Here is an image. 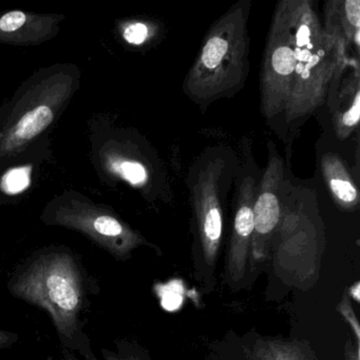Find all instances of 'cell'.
<instances>
[{
    "instance_id": "cell-19",
    "label": "cell",
    "mask_w": 360,
    "mask_h": 360,
    "mask_svg": "<svg viewBox=\"0 0 360 360\" xmlns=\"http://www.w3.org/2000/svg\"><path fill=\"white\" fill-rule=\"evenodd\" d=\"M349 290H351L352 297L355 299V301L359 302V282L357 281L355 284H354V285H352L351 288H349Z\"/></svg>"
},
{
    "instance_id": "cell-13",
    "label": "cell",
    "mask_w": 360,
    "mask_h": 360,
    "mask_svg": "<svg viewBox=\"0 0 360 360\" xmlns=\"http://www.w3.org/2000/svg\"><path fill=\"white\" fill-rule=\"evenodd\" d=\"M337 311L341 314L347 320V323L352 328V330L354 332L356 338V345H359L360 341V326L359 322H358L357 318H356L355 313H354L353 307H352L351 303H349V297L347 294L343 295L342 300L339 303L337 307Z\"/></svg>"
},
{
    "instance_id": "cell-17",
    "label": "cell",
    "mask_w": 360,
    "mask_h": 360,
    "mask_svg": "<svg viewBox=\"0 0 360 360\" xmlns=\"http://www.w3.org/2000/svg\"><path fill=\"white\" fill-rule=\"evenodd\" d=\"M18 336L15 333L0 328V349H7L18 341Z\"/></svg>"
},
{
    "instance_id": "cell-9",
    "label": "cell",
    "mask_w": 360,
    "mask_h": 360,
    "mask_svg": "<svg viewBox=\"0 0 360 360\" xmlns=\"http://www.w3.org/2000/svg\"><path fill=\"white\" fill-rule=\"evenodd\" d=\"M245 353L250 360H316L311 349L297 340L259 338Z\"/></svg>"
},
{
    "instance_id": "cell-15",
    "label": "cell",
    "mask_w": 360,
    "mask_h": 360,
    "mask_svg": "<svg viewBox=\"0 0 360 360\" xmlns=\"http://www.w3.org/2000/svg\"><path fill=\"white\" fill-rule=\"evenodd\" d=\"M27 22V15L20 11L9 12L0 18V30L6 33L18 31Z\"/></svg>"
},
{
    "instance_id": "cell-1",
    "label": "cell",
    "mask_w": 360,
    "mask_h": 360,
    "mask_svg": "<svg viewBox=\"0 0 360 360\" xmlns=\"http://www.w3.org/2000/svg\"><path fill=\"white\" fill-rule=\"evenodd\" d=\"M85 275L83 265L68 250H45L20 264L8 286L15 298L49 314L67 349L85 351L81 321L87 301Z\"/></svg>"
},
{
    "instance_id": "cell-2",
    "label": "cell",
    "mask_w": 360,
    "mask_h": 360,
    "mask_svg": "<svg viewBox=\"0 0 360 360\" xmlns=\"http://www.w3.org/2000/svg\"><path fill=\"white\" fill-rule=\"evenodd\" d=\"M250 1H241L208 31L203 47L185 79V94L199 106L235 96L250 71L248 33Z\"/></svg>"
},
{
    "instance_id": "cell-11",
    "label": "cell",
    "mask_w": 360,
    "mask_h": 360,
    "mask_svg": "<svg viewBox=\"0 0 360 360\" xmlns=\"http://www.w3.org/2000/svg\"><path fill=\"white\" fill-rule=\"evenodd\" d=\"M30 183V169L29 168H15L6 174L3 181V187L7 193H18L28 187Z\"/></svg>"
},
{
    "instance_id": "cell-4",
    "label": "cell",
    "mask_w": 360,
    "mask_h": 360,
    "mask_svg": "<svg viewBox=\"0 0 360 360\" xmlns=\"http://www.w3.org/2000/svg\"><path fill=\"white\" fill-rule=\"evenodd\" d=\"M224 174V160H208L200 167L193 185V204L199 236L200 252L204 264L210 269L216 266L222 242L221 180Z\"/></svg>"
},
{
    "instance_id": "cell-18",
    "label": "cell",
    "mask_w": 360,
    "mask_h": 360,
    "mask_svg": "<svg viewBox=\"0 0 360 360\" xmlns=\"http://www.w3.org/2000/svg\"><path fill=\"white\" fill-rule=\"evenodd\" d=\"M345 359L347 360H360L359 359V345H356V347L347 345L345 349Z\"/></svg>"
},
{
    "instance_id": "cell-14",
    "label": "cell",
    "mask_w": 360,
    "mask_h": 360,
    "mask_svg": "<svg viewBox=\"0 0 360 360\" xmlns=\"http://www.w3.org/2000/svg\"><path fill=\"white\" fill-rule=\"evenodd\" d=\"M102 355V358H98L92 354H87L86 360H150L140 351H103Z\"/></svg>"
},
{
    "instance_id": "cell-8",
    "label": "cell",
    "mask_w": 360,
    "mask_h": 360,
    "mask_svg": "<svg viewBox=\"0 0 360 360\" xmlns=\"http://www.w3.org/2000/svg\"><path fill=\"white\" fill-rule=\"evenodd\" d=\"M322 174L333 198L343 210H353L359 204L357 188L337 155L328 153L322 158Z\"/></svg>"
},
{
    "instance_id": "cell-16",
    "label": "cell",
    "mask_w": 360,
    "mask_h": 360,
    "mask_svg": "<svg viewBox=\"0 0 360 360\" xmlns=\"http://www.w3.org/2000/svg\"><path fill=\"white\" fill-rule=\"evenodd\" d=\"M148 37V28L144 24L130 25L124 31V39L132 45H141Z\"/></svg>"
},
{
    "instance_id": "cell-10",
    "label": "cell",
    "mask_w": 360,
    "mask_h": 360,
    "mask_svg": "<svg viewBox=\"0 0 360 360\" xmlns=\"http://www.w3.org/2000/svg\"><path fill=\"white\" fill-rule=\"evenodd\" d=\"M53 121L49 107L41 106L27 113L10 134L8 145L22 144L43 132Z\"/></svg>"
},
{
    "instance_id": "cell-6",
    "label": "cell",
    "mask_w": 360,
    "mask_h": 360,
    "mask_svg": "<svg viewBox=\"0 0 360 360\" xmlns=\"http://www.w3.org/2000/svg\"><path fill=\"white\" fill-rule=\"evenodd\" d=\"M256 193V179L244 176L238 188L233 233L227 255L226 279L231 285L239 284L245 275L254 229L252 207Z\"/></svg>"
},
{
    "instance_id": "cell-7",
    "label": "cell",
    "mask_w": 360,
    "mask_h": 360,
    "mask_svg": "<svg viewBox=\"0 0 360 360\" xmlns=\"http://www.w3.org/2000/svg\"><path fill=\"white\" fill-rule=\"evenodd\" d=\"M62 222L89 236L117 260H127L134 250L145 243L138 233L109 214L65 216Z\"/></svg>"
},
{
    "instance_id": "cell-12",
    "label": "cell",
    "mask_w": 360,
    "mask_h": 360,
    "mask_svg": "<svg viewBox=\"0 0 360 360\" xmlns=\"http://www.w3.org/2000/svg\"><path fill=\"white\" fill-rule=\"evenodd\" d=\"M117 172L125 180L134 185L143 184L147 180L146 169L138 162H122L117 166Z\"/></svg>"
},
{
    "instance_id": "cell-5",
    "label": "cell",
    "mask_w": 360,
    "mask_h": 360,
    "mask_svg": "<svg viewBox=\"0 0 360 360\" xmlns=\"http://www.w3.org/2000/svg\"><path fill=\"white\" fill-rule=\"evenodd\" d=\"M284 169L278 155H271L269 165L259 185H257L252 216L250 256L256 262L264 260L271 245V238L280 221V187L283 182Z\"/></svg>"
},
{
    "instance_id": "cell-3",
    "label": "cell",
    "mask_w": 360,
    "mask_h": 360,
    "mask_svg": "<svg viewBox=\"0 0 360 360\" xmlns=\"http://www.w3.org/2000/svg\"><path fill=\"white\" fill-rule=\"evenodd\" d=\"M297 60L281 3L274 14L260 75V107L265 119L283 115L294 83Z\"/></svg>"
}]
</instances>
